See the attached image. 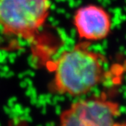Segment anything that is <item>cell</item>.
Wrapping results in <instances>:
<instances>
[{
  "label": "cell",
  "instance_id": "obj_1",
  "mask_svg": "<svg viewBox=\"0 0 126 126\" xmlns=\"http://www.w3.org/2000/svg\"><path fill=\"white\" fill-rule=\"evenodd\" d=\"M84 42L64 52L52 63L54 91L60 94L81 96L90 93L106 76V61L89 49Z\"/></svg>",
  "mask_w": 126,
  "mask_h": 126
},
{
  "label": "cell",
  "instance_id": "obj_2",
  "mask_svg": "<svg viewBox=\"0 0 126 126\" xmlns=\"http://www.w3.org/2000/svg\"><path fill=\"white\" fill-rule=\"evenodd\" d=\"M52 0H0V27L5 35L30 39L47 20Z\"/></svg>",
  "mask_w": 126,
  "mask_h": 126
},
{
  "label": "cell",
  "instance_id": "obj_3",
  "mask_svg": "<svg viewBox=\"0 0 126 126\" xmlns=\"http://www.w3.org/2000/svg\"><path fill=\"white\" fill-rule=\"evenodd\" d=\"M118 103L105 96L79 100L60 115L58 126H126Z\"/></svg>",
  "mask_w": 126,
  "mask_h": 126
},
{
  "label": "cell",
  "instance_id": "obj_4",
  "mask_svg": "<svg viewBox=\"0 0 126 126\" xmlns=\"http://www.w3.org/2000/svg\"><path fill=\"white\" fill-rule=\"evenodd\" d=\"M73 24L80 39L85 42H94L108 36L111 31L112 20L103 8L90 4L77 9Z\"/></svg>",
  "mask_w": 126,
  "mask_h": 126
}]
</instances>
